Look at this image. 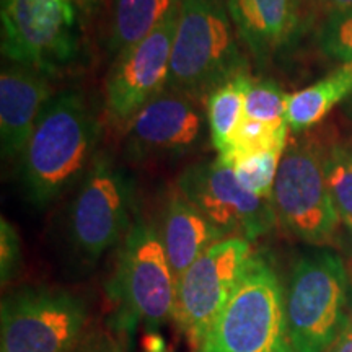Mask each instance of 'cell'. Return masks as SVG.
<instances>
[{"mask_svg": "<svg viewBox=\"0 0 352 352\" xmlns=\"http://www.w3.org/2000/svg\"><path fill=\"white\" fill-rule=\"evenodd\" d=\"M100 138V122L80 91L52 96L39 114L21 155V184L38 208L51 204L87 175Z\"/></svg>", "mask_w": 352, "mask_h": 352, "instance_id": "obj_1", "label": "cell"}, {"mask_svg": "<svg viewBox=\"0 0 352 352\" xmlns=\"http://www.w3.org/2000/svg\"><path fill=\"white\" fill-rule=\"evenodd\" d=\"M246 69L227 0H182L166 91L208 98Z\"/></svg>", "mask_w": 352, "mask_h": 352, "instance_id": "obj_2", "label": "cell"}, {"mask_svg": "<svg viewBox=\"0 0 352 352\" xmlns=\"http://www.w3.org/2000/svg\"><path fill=\"white\" fill-rule=\"evenodd\" d=\"M116 267L108 283L114 328L134 331L139 324L158 327L173 318L176 277L155 226L135 219L121 241Z\"/></svg>", "mask_w": 352, "mask_h": 352, "instance_id": "obj_3", "label": "cell"}, {"mask_svg": "<svg viewBox=\"0 0 352 352\" xmlns=\"http://www.w3.org/2000/svg\"><path fill=\"white\" fill-rule=\"evenodd\" d=\"M196 352H287L285 294L274 267L253 254Z\"/></svg>", "mask_w": 352, "mask_h": 352, "instance_id": "obj_4", "label": "cell"}, {"mask_svg": "<svg viewBox=\"0 0 352 352\" xmlns=\"http://www.w3.org/2000/svg\"><path fill=\"white\" fill-rule=\"evenodd\" d=\"M347 270L320 250L296 263L285 294L287 352H327L347 323Z\"/></svg>", "mask_w": 352, "mask_h": 352, "instance_id": "obj_5", "label": "cell"}, {"mask_svg": "<svg viewBox=\"0 0 352 352\" xmlns=\"http://www.w3.org/2000/svg\"><path fill=\"white\" fill-rule=\"evenodd\" d=\"M88 308L64 289L23 287L3 297L0 352H70L85 336Z\"/></svg>", "mask_w": 352, "mask_h": 352, "instance_id": "obj_6", "label": "cell"}, {"mask_svg": "<svg viewBox=\"0 0 352 352\" xmlns=\"http://www.w3.org/2000/svg\"><path fill=\"white\" fill-rule=\"evenodd\" d=\"M131 176L107 153H96L69 210V236L78 256L96 263L132 226Z\"/></svg>", "mask_w": 352, "mask_h": 352, "instance_id": "obj_7", "label": "cell"}, {"mask_svg": "<svg viewBox=\"0 0 352 352\" xmlns=\"http://www.w3.org/2000/svg\"><path fill=\"white\" fill-rule=\"evenodd\" d=\"M2 52L13 64L46 76L78 54L77 15L70 0H2Z\"/></svg>", "mask_w": 352, "mask_h": 352, "instance_id": "obj_8", "label": "cell"}, {"mask_svg": "<svg viewBox=\"0 0 352 352\" xmlns=\"http://www.w3.org/2000/svg\"><path fill=\"white\" fill-rule=\"evenodd\" d=\"M277 220L294 236L310 245L333 241L341 217L329 192L324 157L314 145L285 148L272 191Z\"/></svg>", "mask_w": 352, "mask_h": 352, "instance_id": "obj_9", "label": "cell"}, {"mask_svg": "<svg viewBox=\"0 0 352 352\" xmlns=\"http://www.w3.org/2000/svg\"><path fill=\"white\" fill-rule=\"evenodd\" d=\"M252 256L248 240L227 236L210 246L178 277L173 320L195 349L232 297Z\"/></svg>", "mask_w": 352, "mask_h": 352, "instance_id": "obj_10", "label": "cell"}, {"mask_svg": "<svg viewBox=\"0 0 352 352\" xmlns=\"http://www.w3.org/2000/svg\"><path fill=\"white\" fill-rule=\"evenodd\" d=\"M176 188L226 236L253 241L270 233L277 222L272 201L246 191L232 166L219 158L188 166Z\"/></svg>", "mask_w": 352, "mask_h": 352, "instance_id": "obj_11", "label": "cell"}, {"mask_svg": "<svg viewBox=\"0 0 352 352\" xmlns=\"http://www.w3.org/2000/svg\"><path fill=\"white\" fill-rule=\"evenodd\" d=\"M178 12L114 59L104 88V104L113 121L129 122L148 101L166 91Z\"/></svg>", "mask_w": 352, "mask_h": 352, "instance_id": "obj_12", "label": "cell"}, {"mask_svg": "<svg viewBox=\"0 0 352 352\" xmlns=\"http://www.w3.org/2000/svg\"><path fill=\"white\" fill-rule=\"evenodd\" d=\"M206 120L196 100L164 91L127 122V155L134 160L182 157L199 144Z\"/></svg>", "mask_w": 352, "mask_h": 352, "instance_id": "obj_13", "label": "cell"}, {"mask_svg": "<svg viewBox=\"0 0 352 352\" xmlns=\"http://www.w3.org/2000/svg\"><path fill=\"white\" fill-rule=\"evenodd\" d=\"M50 76L12 64L0 76V144L6 158H21L39 114L52 96Z\"/></svg>", "mask_w": 352, "mask_h": 352, "instance_id": "obj_14", "label": "cell"}, {"mask_svg": "<svg viewBox=\"0 0 352 352\" xmlns=\"http://www.w3.org/2000/svg\"><path fill=\"white\" fill-rule=\"evenodd\" d=\"M239 41L259 65L283 52L300 32V0H227Z\"/></svg>", "mask_w": 352, "mask_h": 352, "instance_id": "obj_15", "label": "cell"}, {"mask_svg": "<svg viewBox=\"0 0 352 352\" xmlns=\"http://www.w3.org/2000/svg\"><path fill=\"white\" fill-rule=\"evenodd\" d=\"M160 236L176 280L210 246L227 239L178 188L166 201Z\"/></svg>", "mask_w": 352, "mask_h": 352, "instance_id": "obj_16", "label": "cell"}, {"mask_svg": "<svg viewBox=\"0 0 352 352\" xmlns=\"http://www.w3.org/2000/svg\"><path fill=\"white\" fill-rule=\"evenodd\" d=\"M182 0H113L108 30V54L116 59L160 28L178 12Z\"/></svg>", "mask_w": 352, "mask_h": 352, "instance_id": "obj_17", "label": "cell"}, {"mask_svg": "<svg viewBox=\"0 0 352 352\" xmlns=\"http://www.w3.org/2000/svg\"><path fill=\"white\" fill-rule=\"evenodd\" d=\"M352 95V63L341 64L321 80L289 95L285 122L289 129L302 132L323 121L334 107Z\"/></svg>", "mask_w": 352, "mask_h": 352, "instance_id": "obj_18", "label": "cell"}, {"mask_svg": "<svg viewBox=\"0 0 352 352\" xmlns=\"http://www.w3.org/2000/svg\"><path fill=\"white\" fill-rule=\"evenodd\" d=\"M253 78L248 72L230 78L206 98V118L214 148L222 155L245 120V101Z\"/></svg>", "mask_w": 352, "mask_h": 352, "instance_id": "obj_19", "label": "cell"}, {"mask_svg": "<svg viewBox=\"0 0 352 352\" xmlns=\"http://www.w3.org/2000/svg\"><path fill=\"white\" fill-rule=\"evenodd\" d=\"M287 122L270 124L245 118L236 129L232 142L222 155H217L223 164L233 165L236 160L243 157L256 155L263 152H280L284 153L287 148L289 139Z\"/></svg>", "mask_w": 352, "mask_h": 352, "instance_id": "obj_20", "label": "cell"}, {"mask_svg": "<svg viewBox=\"0 0 352 352\" xmlns=\"http://www.w3.org/2000/svg\"><path fill=\"white\" fill-rule=\"evenodd\" d=\"M284 153L280 152H263L256 155L243 157L232 165L236 179L246 191L263 199L272 201V191L277 171H279L280 158Z\"/></svg>", "mask_w": 352, "mask_h": 352, "instance_id": "obj_21", "label": "cell"}, {"mask_svg": "<svg viewBox=\"0 0 352 352\" xmlns=\"http://www.w3.org/2000/svg\"><path fill=\"white\" fill-rule=\"evenodd\" d=\"M289 94L272 80H253L245 101V118L270 124L285 122Z\"/></svg>", "mask_w": 352, "mask_h": 352, "instance_id": "obj_22", "label": "cell"}, {"mask_svg": "<svg viewBox=\"0 0 352 352\" xmlns=\"http://www.w3.org/2000/svg\"><path fill=\"white\" fill-rule=\"evenodd\" d=\"M324 175L341 220L352 219V152L333 147L324 155Z\"/></svg>", "mask_w": 352, "mask_h": 352, "instance_id": "obj_23", "label": "cell"}, {"mask_svg": "<svg viewBox=\"0 0 352 352\" xmlns=\"http://www.w3.org/2000/svg\"><path fill=\"white\" fill-rule=\"evenodd\" d=\"M318 44L331 59L352 63V10L328 13L320 28Z\"/></svg>", "mask_w": 352, "mask_h": 352, "instance_id": "obj_24", "label": "cell"}, {"mask_svg": "<svg viewBox=\"0 0 352 352\" xmlns=\"http://www.w3.org/2000/svg\"><path fill=\"white\" fill-rule=\"evenodd\" d=\"M21 270V241L15 227L6 219H0V279L10 283Z\"/></svg>", "mask_w": 352, "mask_h": 352, "instance_id": "obj_25", "label": "cell"}, {"mask_svg": "<svg viewBox=\"0 0 352 352\" xmlns=\"http://www.w3.org/2000/svg\"><path fill=\"white\" fill-rule=\"evenodd\" d=\"M70 352H124L111 334L104 331H91Z\"/></svg>", "mask_w": 352, "mask_h": 352, "instance_id": "obj_26", "label": "cell"}, {"mask_svg": "<svg viewBox=\"0 0 352 352\" xmlns=\"http://www.w3.org/2000/svg\"><path fill=\"white\" fill-rule=\"evenodd\" d=\"M327 352H352V327L346 323L336 341L329 346Z\"/></svg>", "mask_w": 352, "mask_h": 352, "instance_id": "obj_27", "label": "cell"}, {"mask_svg": "<svg viewBox=\"0 0 352 352\" xmlns=\"http://www.w3.org/2000/svg\"><path fill=\"white\" fill-rule=\"evenodd\" d=\"M314 2L328 13L352 10V0H314Z\"/></svg>", "mask_w": 352, "mask_h": 352, "instance_id": "obj_28", "label": "cell"}, {"mask_svg": "<svg viewBox=\"0 0 352 352\" xmlns=\"http://www.w3.org/2000/svg\"><path fill=\"white\" fill-rule=\"evenodd\" d=\"M342 227H344V233L347 239V245H349V250L352 252V219H344L341 220Z\"/></svg>", "mask_w": 352, "mask_h": 352, "instance_id": "obj_29", "label": "cell"}, {"mask_svg": "<svg viewBox=\"0 0 352 352\" xmlns=\"http://www.w3.org/2000/svg\"><path fill=\"white\" fill-rule=\"evenodd\" d=\"M342 104H344V113H346V116L351 118V120H352V95H351L349 98H347Z\"/></svg>", "mask_w": 352, "mask_h": 352, "instance_id": "obj_30", "label": "cell"}, {"mask_svg": "<svg viewBox=\"0 0 352 352\" xmlns=\"http://www.w3.org/2000/svg\"><path fill=\"white\" fill-rule=\"evenodd\" d=\"M347 324H351L352 327V287H351V292H349V305H347Z\"/></svg>", "mask_w": 352, "mask_h": 352, "instance_id": "obj_31", "label": "cell"}, {"mask_svg": "<svg viewBox=\"0 0 352 352\" xmlns=\"http://www.w3.org/2000/svg\"><path fill=\"white\" fill-rule=\"evenodd\" d=\"M70 2H74V0H70Z\"/></svg>", "mask_w": 352, "mask_h": 352, "instance_id": "obj_32", "label": "cell"}]
</instances>
